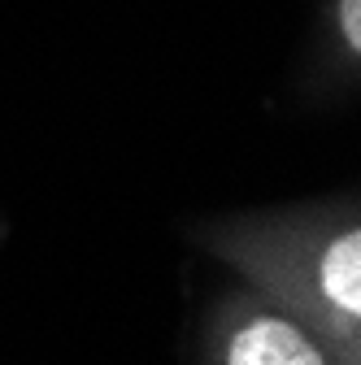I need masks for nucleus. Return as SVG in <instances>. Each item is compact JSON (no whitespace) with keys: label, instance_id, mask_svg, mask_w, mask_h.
<instances>
[{"label":"nucleus","instance_id":"obj_1","mask_svg":"<svg viewBox=\"0 0 361 365\" xmlns=\"http://www.w3.org/2000/svg\"><path fill=\"white\" fill-rule=\"evenodd\" d=\"M196 244L361 365V200L218 217L196 231Z\"/></svg>","mask_w":361,"mask_h":365},{"label":"nucleus","instance_id":"obj_2","mask_svg":"<svg viewBox=\"0 0 361 365\" xmlns=\"http://www.w3.org/2000/svg\"><path fill=\"white\" fill-rule=\"evenodd\" d=\"M205 365H352L318 327L296 309L240 287L222 296L205 331Z\"/></svg>","mask_w":361,"mask_h":365},{"label":"nucleus","instance_id":"obj_3","mask_svg":"<svg viewBox=\"0 0 361 365\" xmlns=\"http://www.w3.org/2000/svg\"><path fill=\"white\" fill-rule=\"evenodd\" d=\"M335 26L344 48L361 61V0H335Z\"/></svg>","mask_w":361,"mask_h":365}]
</instances>
